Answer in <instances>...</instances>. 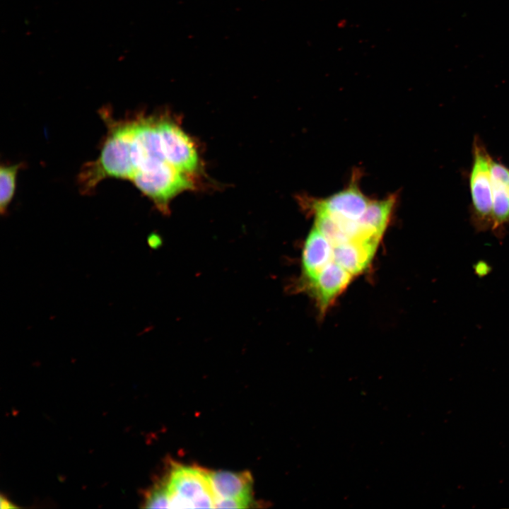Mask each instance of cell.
I'll return each instance as SVG.
<instances>
[{
  "label": "cell",
  "mask_w": 509,
  "mask_h": 509,
  "mask_svg": "<svg viewBox=\"0 0 509 509\" xmlns=\"http://www.w3.org/2000/svg\"><path fill=\"white\" fill-rule=\"evenodd\" d=\"M100 114L107 133L98 158L79 172L81 192L92 193L107 178L128 180L168 214L170 201L193 186L199 157L192 141L164 117L136 114L117 119L107 107Z\"/></svg>",
  "instance_id": "obj_1"
},
{
  "label": "cell",
  "mask_w": 509,
  "mask_h": 509,
  "mask_svg": "<svg viewBox=\"0 0 509 509\" xmlns=\"http://www.w3.org/2000/svg\"><path fill=\"white\" fill-rule=\"evenodd\" d=\"M209 472L199 467L172 463L168 474L162 479L168 491L170 508H215L216 496Z\"/></svg>",
  "instance_id": "obj_2"
},
{
  "label": "cell",
  "mask_w": 509,
  "mask_h": 509,
  "mask_svg": "<svg viewBox=\"0 0 509 509\" xmlns=\"http://www.w3.org/2000/svg\"><path fill=\"white\" fill-rule=\"evenodd\" d=\"M472 153L469 174L470 221L476 232H484L491 230L493 225L492 156L477 135L474 137Z\"/></svg>",
  "instance_id": "obj_3"
},
{
  "label": "cell",
  "mask_w": 509,
  "mask_h": 509,
  "mask_svg": "<svg viewBox=\"0 0 509 509\" xmlns=\"http://www.w3.org/2000/svg\"><path fill=\"white\" fill-rule=\"evenodd\" d=\"M358 174L353 175L349 185L343 190L325 199H308V209L314 213L322 212L333 217L358 221L370 202L361 192Z\"/></svg>",
  "instance_id": "obj_4"
},
{
  "label": "cell",
  "mask_w": 509,
  "mask_h": 509,
  "mask_svg": "<svg viewBox=\"0 0 509 509\" xmlns=\"http://www.w3.org/2000/svg\"><path fill=\"white\" fill-rule=\"evenodd\" d=\"M353 276L332 261L309 283L298 290H307L314 296L319 311L323 315L334 300L348 286Z\"/></svg>",
  "instance_id": "obj_5"
},
{
  "label": "cell",
  "mask_w": 509,
  "mask_h": 509,
  "mask_svg": "<svg viewBox=\"0 0 509 509\" xmlns=\"http://www.w3.org/2000/svg\"><path fill=\"white\" fill-rule=\"evenodd\" d=\"M334 246L314 226L305 241L301 257V277L296 289L315 279L333 260Z\"/></svg>",
  "instance_id": "obj_6"
},
{
  "label": "cell",
  "mask_w": 509,
  "mask_h": 509,
  "mask_svg": "<svg viewBox=\"0 0 509 509\" xmlns=\"http://www.w3.org/2000/svg\"><path fill=\"white\" fill-rule=\"evenodd\" d=\"M491 174L493 189V225L491 231L498 237L503 236L509 224V168L492 157Z\"/></svg>",
  "instance_id": "obj_7"
},
{
  "label": "cell",
  "mask_w": 509,
  "mask_h": 509,
  "mask_svg": "<svg viewBox=\"0 0 509 509\" xmlns=\"http://www.w3.org/2000/svg\"><path fill=\"white\" fill-rule=\"evenodd\" d=\"M209 478L216 501L231 499L249 507L252 501L253 479L248 471H210Z\"/></svg>",
  "instance_id": "obj_8"
},
{
  "label": "cell",
  "mask_w": 509,
  "mask_h": 509,
  "mask_svg": "<svg viewBox=\"0 0 509 509\" xmlns=\"http://www.w3.org/2000/svg\"><path fill=\"white\" fill-rule=\"evenodd\" d=\"M380 240H352L334 246L333 260L353 276L360 274L368 268Z\"/></svg>",
  "instance_id": "obj_9"
},
{
  "label": "cell",
  "mask_w": 509,
  "mask_h": 509,
  "mask_svg": "<svg viewBox=\"0 0 509 509\" xmlns=\"http://www.w3.org/2000/svg\"><path fill=\"white\" fill-rule=\"evenodd\" d=\"M397 197L391 194L381 200H371L358 223L364 238L380 240L389 223Z\"/></svg>",
  "instance_id": "obj_10"
},
{
  "label": "cell",
  "mask_w": 509,
  "mask_h": 509,
  "mask_svg": "<svg viewBox=\"0 0 509 509\" xmlns=\"http://www.w3.org/2000/svg\"><path fill=\"white\" fill-rule=\"evenodd\" d=\"M23 163L1 165L0 168V211L2 216L7 209L15 194L17 175Z\"/></svg>",
  "instance_id": "obj_11"
},
{
  "label": "cell",
  "mask_w": 509,
  "mask_h": 509,
  "mask_svg": "<svg viewBox=\"0 0 509 509\" xmlns=\"http://www.w3.org/2000/svg\"><path fill=\"white\" fill-rule=\"evenodd\" d=\"M146 508H170V499L165 483L160 480L146 493L144 501Z\"/></svg>",
  "instance_id": "obj_12"
},
{
  "label": "cell",
  "mask_w": 509,
  "mask_h": 509,
  "mask_svg": "<svg viewBox=\"0 0 509 509\" xmlns=\"http://www.w3.org/2000/svg\"><path fill=\"white\" fill-rule=\"evenodd\" d=\"M148 243L151 248L156 249L160 245L161 240L158 235L151 234L150 236H148Z\"/></svg>",
  "instance_id": "obj_13"
},
{
  "label": "cell",
  "mask_w": 509,
  "mask_h": 509,
  "mask_svg": "<svg viewBox=\"0 0 509 509\" xmlns=\"http://www.w3.org/2000/svg\"><path fill=\"white\" fill-rule=\"evenodd\" d=\"M1 508H15L16 505H13L9 501L5 498L4 496L0 498Z\"/></svg>",
  "instance_id": "obj_14"
}]
</instances>
